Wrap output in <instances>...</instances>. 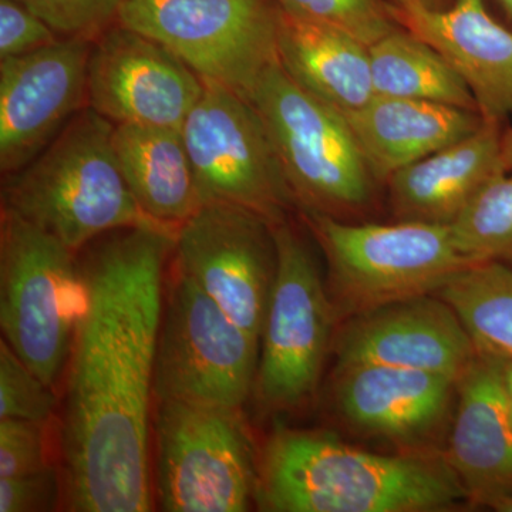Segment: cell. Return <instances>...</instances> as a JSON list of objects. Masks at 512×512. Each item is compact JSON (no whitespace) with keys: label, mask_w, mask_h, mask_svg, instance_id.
I'll return each instance as SVG.
<instances>
[{"label":"cell","mask_w":512,"mask_h":512,"mask_svg":"<svg viewBox=\"0 0 512 512\" xmlns=\"http://www.w3.org/2000/svg\"><path fill=\"white\" fill-rule=\"evenodd\" d=\"M113 130L96 111H80L35 160L5 175L2 212L73 252L119 229L177 232L153 220L134 198L121 174Z\"/></svg>","instance_id":"3957f363"},{"label":"cell","mask_w":512,"mask_h":512,"mask_svg":"<svg viewBox=\"0 0 512 512\" xmlns=\"http://www.w3.org/2000/svg\"><path fill=\"white\" fill-rule=\"evenodd\" d=\"M255 495L275 512L441 511L468 497L447 460L380 456L293 429L269 437Z\"/></svg>","instance_id":"7a4b0ae2"},{"label":"cell","mask_w":512,"mask_h":512,"mask_svg":"<svg viewBox=\"0 0 512 512\" xmlns=\"http://www.w3.org/2000/svg\"><path fill=\"white\" fill-rule=\"evenodd\" d=\"M57 406L53 387L39 376L10 348L0 342V419L46 421Z\"/></svg>","instance_id":"4316f807"},{"label":"cell","mask_w":512,"mask_h":512,"mask_svg":"<svg viewBox=\"0 0 512 512\" xmlns=\"http://www.w3.org/2000/svg\"><path fill=\"white\" fill-rule=\"evenodd\" d=\"M503 6L504 12L507 13L508 18L512 20V0H498Z\"/></svg>","instance_id":"d590c367"},{"label":"cell","mask_w":512,"mask_h":512,"mask_svg":"<svg viewBox=\"0 0 512 512\" xmlns=\"http://www.w3.org/2000/svg\"><path fill=\"white\" fill-rule=\"evenodd\" d=\"M511 410H512V402H511Z\"/></svg>","instance_id":"8d00e7d4"},{"label":"cell","mask_w":512,"mask_h":512,"mask_svg":"<svg viewBox=\"0 0 512 512\" xmlns=\"http://www.w3.org/2000/svg\"><path fill=\"white\" fill-rule=\"evenodd\" d=\"M175 234L127 228L80 265L84 303L67 362L60 447L70 511L146 512L164 271Z\"/></svg>","instance_id":"6da1fadb"},{"label":"cell","mask_w":512,"mask_h":512,"mask_svg":"<svg viewBox=\"0 0 512 512\" xmlns=\"http://www.w3.org/2000/svg\"><path fill=\"white\" fill-rule=\"evenodd\" d=\"M83 303L82 272L74 252L35 225L2 212L3 339L50 387L69 362Z\"/></svg>","instance_id":"277c9868"},{"label":"cell","mask_w":512,"mask_h":512,"mask_svg":"<svg viewBox=\"0 0 512 512\" xmlns=\"http://www.w3.org/2000/svg\"><path fill=\"white\" fill-rule=\"evenodd\" d=\"M154 434L161 510H248L258 470L241 409L158 400Z\"/></svg>","instance_id":"8992f818"},{"label":"cell","mask_w":512,"mask_h":512,"mask_svg":"<svg viewBox=\"0 0 512 512\" xmlns=\"http://www.w3.org/2000/svg\"><path fill=\"white\" fill-rule=\"evenodd\" d=\"M505 379H507V386L510 389L512 396V362L507 363V369H505Z\"/></svg>","instance_id":"e575fe53"},{"label":"cell","mask_w":512,"mask_h":512,"mask_svg":"<svg viewBox=\"0 0 512 512\" xmlns=\"http://www.w3.org/2000/svg\"><path fill=\"white\" fill-rule=\"evenodd\" d=\"M454 383L450 377L409 367H338L336 402L359 429L406 440L439 423Z\"/></svg>","instance_id":"d6986e66"},{"label":"cell","mask_w":512,"mask_h":512,"mask_svg":"<svg viewBox=\"0 0 512 512\" xmlns=\"http://www.w3.org/2000/svg\"><path fill=\"white\" fill-rule=\"evenodd\" d=\"M63 494V476L53 466L26 476L0 478V512L53 511Z\"/></svg>","instance_id":"4dcf8cb0"},{"label":"cell","mask_w":512,"mask_h":512,"mask_svg":"<svg viewBox=\"0 0 512 512\" xmlns=\"http://www.w3.org/2000/svg\"><path fill=\"white\" fill-rule=\"evenodd\" d=\"M335 350L338 367H409L456 382L478 355L457 313L431 295L357 313L340 333Z\"/></svg>","instance_id":"9a60e30c"},{"label":"cell","mask_w":512,"mask_h":512,"mask_svg":"<svg viewBox=\"0 0 512 512\" xmlns=\"http://www.w3.org/2000/svg\"><path fill=\"white\" fill-rule=\"evenodd\" d=\"M45 421L0 419V478L26 476L52 466Z\"/></svg>","instance_id":"f1b7e54d"},{"label":"cell","mask_w":512,"mask_h":512,"mask_svg":"<svg viewBox=\"0 0 512 512\" xmlns=\"http://www.w3.org/2000/svg\"><path fill=\"white\" fill-rule=\"evenodd\" d=\"M342 113V111H340ZM373 177L390 178L483 126L478 111L433 101L375 96L342 113Z\"/></svg>","instance_id":"ac0fdd59"},{"label":"cell","mask_w":512,"mask_h":512,"mask_svg":"<svg viewBox=\"0 0 512 512\" xmlns=\"http://www.w3.org/2000/svg\"><path fill=\"white\" fill-rule=\"evenodd\" d=\"M60 37L94 40L119 20L127 0H18Z\"/></svg>","instance_id":"83f0119b"},{"label":"cell","mask_w":512,"mask_h":512,"mask_svg":"<svg viewBox=\"0 0 512 512\" xmlns=\"http://www.w3.org/2000/svg\"><path fill=\"white\" fill-rule=\"evenodd\" d=\"M264 119L293 195L311 210L359 207L372 173L345 116L272 64L248 97Z\"/></svg>","instance_id":"9c48e42d"},{"label":"cell","mask_w":512,"mask_h":512,"mask_svg":"<svg viewBox=\"0 0 512 512\" xmlns=\"http://www.w3.org/2000/svg\"><path fill=\"white\" fill-rule=\"evenodd\" d=\"M450 228L458 251L471 264L512 261V170L491 178Z\"/></svg>","instance_id":"d4e9b609"},{"label":"cell","mask_w":512,"mask_h":512,"mask_svg":"<svg viewBox=\"0 0 512 512\" xmlns=\"http://www.w3.org/2000/svg\"><path fill=\"white\" fill-rule=\"evenodd\" d=\"M369 55L376 96L478 111L476 99L460 74L439 50L410 30L396 29L377 40L369 46Z\"/></svg>","instance_id":"603a6c76"},{"label":"cell","mask_w":512,"mask_h":512,"mask_svg":"<svg viewBox=\"0 0 512 512\" xmlns=\"http://www.w3.org/2000/svg\"><path fill=\"white\" fill-rule=\"evenodd\" d=\"M278 3L288 15L338 29L366 46L399 29L396 10L384 5L383 0H278Z\"/></svg>","instance_id":"484cf974"},{"label":"cell","mask_w":512,"mask_h":512,"mask_svg":"<svg viewBox=\"0 0 512 512\" xmlns=\"http://www.w3.org/2000/svg\"><path fill=\"white\" fill-rule=\"evenodd\" d=\"M278 56L299 86L342 113L376 96L369 46L348 33L282 10Z\"/></svg>","instance_id":"44dd1931"},{"label":"cell","mask_w":512,"mask_h":512,"mask_svg":"<svg viewBox=\"0 0 512 512\" xmlns=\"http://www.w3.org/2000/svg\"><path fill=\"white\" fill-rule=\"evenodd\" d=\"M507 360L478 350L460 383L447 463L468 497L490 507L512 495V396Z\"/></svg>","instance_id":"2e32d148"},{"label":"cell","mask_w":512,"mask_h":512,"mask_svg":"<svg viewBox=\"0 0 512 512\" xmlns=\"http://www.w3.org/2000/svg\"><path fill=\"white\" fill-rule=\"evenodd\" d=\"M274 224L247 208L208 202L178 227L174 241L175 268L258 340L276 272Z\"/></svg>","instance_id":"7c38bea8"},{"label":"cell","mask_w":512,"mask_h":512,"mask_svg":"<svg viewBox=\"0 0 512 512\" xmlns=\"http://www.w3.org/2000/svg\"><path fill=\"white\" fill-rule=\"evenodd\" d=\"M396 15L460 74L485 120L512 116V30L488 13L485 0H456L446 10L397 9Z\"/></svg>","instance_id":"e0dca14e"},{"label":"cell","mask_w":512,"mask_h":512,"mask_svg":"<svg viewBox=\"0 0 512 512\" xmlns=\"http://www.w3.org/2000/svg\"><path fill=\"white\" fill-rule=\"evenodd\" d=\"M278 0H127L117 23L170 49L204 82L249 97L279 62Z\"/></svg>","instance_id":"52a82bcc"},{"label":"cell","mask_w":512,"mask_h":512,"mask_svg":"<svg viewBox=\"0 0 512 512\" xmlns=\"http://www.w3.org/2000/svg\"><path fill=\"white\" fill-rule=\"evenodd\" d=\"M439 296L457 313L480 352L512 362V268L478 262L454 275Z\"/></svg>","instance_id":"cb8c5ba5"},{"label":"cell","mask_w":512,"mask_h":512,"mask_svg":"<svg viewBox=\"0 0 512 512\" xmlns=\"http://www.w3.org/2000/svg\"><path fill=\"white\" fill-rule=\"evenodd\" d=\"M93 40L62 37L28 55L0 59V171L35 160L87 109Z\"/></svg>","instance_id":"5bb4252c"},{"label":"cell","mask_w":512,"mask_h":512,"mask_svg":"<svg viewBox=\"0 0 512 512\" xmlns=\"http://www.w3.org/2000/svg\"><path fill=\"white\" fill-rule=\"evenodd\" d=\"M399 9L434 8L433 0H394Z\"/></svg>","instance_id":"d6a6232c"},{"label":"cell","mask_w":512,"mask_h":512,"mask_svg":"<svg viewBox=\"0 0 512 512\" xmlns=\"http://www.w3.org/2000/svg\"><path fill=\"white\" fill-rule=\"evenodd\" d=\"M259 340L175 268L164 292L154 396L242 409L255 389Z\"/></svg>","instance_id":"ba28073f"},{"label":"cell","mask_w":512,"mask_h":512,"mask_svg":"<svg viewBox=\"0 0 512 512\" xmlns=\"http://www.w3.org/2000/svg\"><path fill=\"white\" fill-rule=\"evenodd\" d=\"M503 167L512 170V128L503 134Z\"/></svg>","instance_id":"1f68e13d"},{"label":"cell","mask_w":512,"mask_h":512,"mask_svg":"<svg viewBox=\"0 0 512 512\" xmlns=\"http://www.w3.org/2000/svg\"><path fill=\"white\" fill-rule=\"evenodd\" d=\"M272 232L276 272L255 390L269 409H293L318 386L332 329V306L311 249L285 222H275Z\"/></svg>","instance_id":"8fae6325"},{"label":"cell","mask_w":512,"mask_h":512,"mask_svg":"<svg viewBox=\"0 0 512 512\" xmlns=\"http://www.w3.org/2000/svg\"><path fill=\"white\" fill-rule=\"evenodd\" d=\"M490 507L495 511L512 512V495L511 497L503 498V500L495 501V503L491 504Z\"/></svg>","instance_id":"836d02e7"},{"label":"cell","mask_w":512,"mask_h":512,"mask_svg":"<svg viewBox=\"0 0 512 512\" xmlns=\"http://www.w3.org/2000/svg\"><path fill=\"white\" fill-rule=\"evenodd\" d=\"M201 204L224 202L282 221L295 200L281 158L252 101L221 84L204 93L183 127Z\"/></svg>","instance_id":"30bf717a"},{"label":"cell","mask_w":512,"mask_h":512,"mask_svg":"<svg viewBox=\"0 0 512 512\" xmlns=\"http://www.w3.org/2000/svg\"><path fill=\"white\" fill-rule=\"evenodd\" d=\"M204 80L157 40L116 23L93 40L87 107L113 124L181 130Z\"/></svg>","instance_id":"4fadbf2b"},{"label":"cell","mask_w":512,"mask_h":512,"mask_svg":"<svg viewBox=\"0 0 512 512\" xmlns=\"http://www.w3.org/2000/svg\"><path fill=\"white\" fill-rule=\"evenodd\" d=\"M113 144L128 188L153 220L178 229L201 207L181 130L114 124Z\"/></svg>","instance_id":"7402d4cb"},{"label":"cell","mask_w":512,"mask_h":512,"mask_svg":"<svg viewBox=\"0 0 512 512\" xmlns=\"http://www.w3.org/2000/svg\"><path fill=\"white\" fill-rule=\"evenodd\" d=\"M62 39L18 0H0V59L28 55Z\"/></svg>","instance_id":"f546056e"},{"label":"cell","mask_w":512,"mask_h":512,"mask_svg":"<svg viewBox=\"0 0 512 512\" xmlns=\"http://www.w3.org/2000/svg\"><path fill=\"white\" fill-rule=\"evenodd\" d=\"M308 220L328 258L335 291L356 315L437 293L471 265L454 244L450 224L349 225L315 210Z\"/></svg>","instance_id":"5b68a950"},{"label":"cell","mask_w":512,"mask_h":512,"mask_svg":"<svg viewBox=\"0 0 512 512\" xmlns=\"http://www.w3.org/2000/svg\"><path fill=\"white\" fill-rule=\"evenodd\" d=\"M501 123L485 120L470 136L389 178L397 214L406 221L450 224L495 175L503 173Z\"/></svg>","instance_id":"ffe728a7"}]
</instances>
